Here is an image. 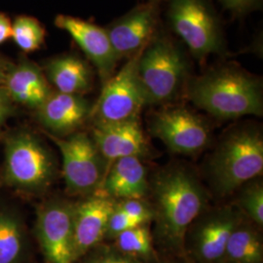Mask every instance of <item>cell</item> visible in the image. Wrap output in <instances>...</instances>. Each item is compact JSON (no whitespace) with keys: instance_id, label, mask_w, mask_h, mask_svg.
I'll return each mask as SVG.
<instances>
[{"instance_id":"30bf717a","label":"cell","mask_w":263,"mask_h":263,"mask_svg":"<svg viewBox=\"0 0 263 263\" xmlns=\"http://www.w3.org/2000/svg\"><path fill=\"white\" fill-rule=\"evenodd\" d=\"M74 204L53 200L40 208L36 222L38 241L49 263H74Z\"/></svg>"},{"instance_id":"5bb4252c","label":"cell","mask_w":263,"mask_h":263,"mask_svg":"<svg viewBox=\"0 0 263 263\" xmlns=\"http://www.w3.org/2000/svg\"><path fill=\"white\" fill-rule=\"evenodd\" d=\"M116 201L113 199L97 195L89 196L74 204L73 250L76 261L102 243Z\"/></svg>"},{"instance_id":"ac0fdd59","label":"cell","mask_w":263,"mask_h":263,"mask_svg":"<svg viewBox=\"0 0 263 263\" xmlns=\"http://www.w3.org/2000/svg\"><path fill=\"white\" fill-rule=\"evenodd\" d=\"M4 80L11 101L31 108H38L52 93L43 72L28 61L10 69Z\"/></svg>"},{"instance_id":"d6986e66","label":"cell","mask_w":263,"mask_h":263,"mask_svg":"<svg viewBox=\"0 0 263 263\" xmlns=\"http://www.w3.org/2000/svg\"><path fill=\"white\" fill-rule=\"evenodd\" d=\"M48 79L56 87L57 92L81 95L92 87V70L89 65L74 55L58 57L46 66Z\"/></svg>"},{"instance_id":"e0dca14e","label":"cell","mask_w":263,"mask_h":263,"mask_svg":"<svg viewBox=\"0 0 263 263\" xmlns=\"http://www.w3.org/2000/svg\"><path fill=\"white\" fill-rule=\"evenodd\" d=\"M149 188L147 173L141 159L139 157H125L113 162L94 195L110 198L115 201L144 199Z\"/></svg>"},{"instance_id":"5b68a950","label":"cell","mask_w":263,"mask_h":263,"mask_svg":"<svg viewBox=\"0 0 263 263\" xmlns=\"http://www.w3.org/2000/svg\"><path fill=\"white\" fill-rule=\"evenodd\" d=\"M167 19L172 30L199 61L224 51L219 20L206 0H168Z\"/></svg>"},{"instance_id":"ffe728a7","label":"cell","mask_w":263,"mask_h":263,"mask_svg":"<svg viewBox=\"0 0 263 263\" xmlns=\"http://www.w3.org/2000/svg\"><path fill=\"white\" fill-rule=\"evenodd\" d=\"M223 260L227 263H262L263 245L258 232L241 220L228 239Z\"/></svg>"},{"instance_id":"277c9868","label":"cell","mask_w":263,"mask_h":263,"mask_svg":"<svg viewBox=\"0 0 263 263\" xmlns=\"http://www.w3.org/2000/svg\"><path fill=\"white\" fill-rule=\"evenodd\" d=\"M188 70L187 58L181 47L158 31L138 59V76L146 105L174 101L185 85Z\"/></svg>"},{"instance_id":"ba28073f","label":"cell","mask_w":263,"mask_h":263,"mask_svg":"<svg viewBox=\"0 0 263 263\" xmlns=\"http://www.w3.org/2000/svg\"><path fill=\"white\" fill-rule=\"evenodd\" d=\"M140 54L127 60L121 69L104 82L90 116L94 119L95 126L139 119L142 107L146 105L138 76Z\"/></svg>"},{"instance_id":"52a82bcc","label":"cell","mask_w":263,"mask_h":263,"mask_svg":"<svg viewBox=\"0 0 263 263\" xmlns=\"http://www.w3.org/2000/svg\"><path fill=\"white\" fill-rule=\"evenodd\" d=\"M63 157L66 190L71 195L92 196L98 191L107 172V164L91 137L76 132L66 138L48 134Z\"/></svg>"},{"instance_id":"f1b7e54d","label":"cell","mask_w":263,"mask_h":263,"mask_svg":"<svg viewBox=\"0 0 263 263\" xmlns=\"http://www.w3.org/2000/svg\"><path fill=\"white\" fill-rule=\"evenodd\" d=\"M11 111V99L5 89H0V124L3 122Z\"/></svg>"},{"instance_id":"8992f818","label":"cell","mask_w":263,"mask_h":263,"mask_svg":"<svg viewBox=\"0 0 263 263\" xmlns=\"http://www.w3.org/2000/svg\"><path fill=\"white\" fill-rule=\"evenodd\" d=\"M55 176V160L35 136L19 133L10 138L5 151V177L12 186L41 192L52 184Z\"/></svg>"},{"instance_id":"9c48e42d","label":"cell","mask_w":263,"mask_h":263,"mask_svg":"<svg viewBox=\"0 0 263 263\" xmlns=\"http://www.w3.org/2000/svg\"><path fill=\"white\" fill-rule=\"evenodd\" d=\"M149 126L154 137L170 151L179 154H195L210 142L207 124L182 106L167 107L154 113Z\"/></svg>"},{"instance_id":"484cf974","label":"cell","mask_w":263,"mask_h":263,"mask_svg":"<svg viewBox=\"0 0 263 263\" xmlns=\"http://www.w3.org/2000/svg\"><path fill=\"white\" fill-rule=\"evenodd\" d=\"M115 207L141 224H149L154 219L153 207L144 199L118 200Z\"/></svg>"},{"instance_id":"d4e9b609","label":"cell","mask_w":263,"mask_h":263,"mask_svg":"<svg viewBox=\"0 0 263 263\" xmlns=\"http://www.w3.org/2000/svg\"><path fill=\"white\" fill-rule=\"evenodd\" d=\"M81 263H146L130 255L123 254L113 245L96 246L82 256Z\"/></svg>"},{"instance_id":"2e32d148","label":"cell","mask_w":263,"mask_h":263,"mask_svg":"<svg viewBox=\"0 0 263 263\" xmlns=\"http://www.w3.org/2000/svg\"><path fill=\"white\" fill-rule=\"evenodd\" d=\"M93 106L80 95L51 93L37 108L38 119L55 137H67L90 118Z\"/></svg>"},{"instance_id":"cb8c5ba5","label":"cell","mask_w":263,"mask_h":263,"mask_svg":"<svg viewBox=\"0 0 263 263\" xmlns=\"http://www.w3.org/2000/svg\"><path fill=\"white\" fill-rule=\"evenodd\" d=\"M239 204L254 223L258 227L263 226V185L260 181L251 182L242 190Z\"/></svg>"},{"instance_id":"4316f807","label":"cell","mask_w":263,"mask_h":263,"mask_svg":"<svg viewBox=\"0 0 263 263\" xmlns=\"http://www.w3.org/2000/svg\"><path fill=\"white\" fill-rule=\"evenodd\" d=\"M140 226H143V224L139 223L137 220L133 219L132 217L127 216L126 214H124L123 212L119 211L115 207L113 210L112 214L108 218L104 239L114 240L117 236L122 234L125 231Z\"/></svg>"},{"instance_id":"4dcf8cb0","label":"cell","mask_w":263,"mask_h":263,"mask_svg":"<svg viewBox=\"0 0 263 263\" xmlns=\"http://www.w3.org/2000/svg\"><path fill=\"white\" fill-rule=\"evenodd\" d=\"M5 69H4V66H3V63L1 62V60H0V81H2V80H4V78H5Z\"/></svg>"},{"instance_id":"83f0119b","label":"cell","mask_w":263,"mask_h":263,"mask_svg":"<svg viewBox=\"0 0 263 263\" xmlns=\"http://www.w3.org/2000/svg\"><path fill=\"white\" fill-rule=\"evenodd\" d=\"M226 9L236 15H243L251 11L258 9L262 0H218Z\"/></svg>"},{"instance_id":"4fadbf2b","label":"cell","mask_w":263,"mask_h":263,"mask_svg":"<svg viewBox=\"0 0 263 263\" xmlns=\"http://www.w3.org/2000/svg\"><path fill=\"white\" fill-rule=\"evenodd\" d=\"M241 220L231 207L220 208L202 216L191 235V251L198 260L203 263L223 260L228 239Z\"/></svg>"},{"instance_id":"7a4b0ae2","label":"cell","mask_w":263,"mask_h":263,"mask_svg":"<svg viewBox=\"0 0 263 263\" xmlns=\"http://www.w3.org/2000/svg\"><path fill=\"white\" fill-rule=\"evenodd\" d=\"M187 95L194 105L218 119L262 115L260 80L236 65L217 66L198 76L188 85Z\"/></svg>"},{"instance_id":"8fae6325","label":"cell","mask_w":263,"mask_h":263,"mask_svg":"<svg viewBox=\"0 0 263 263\" xmlns=\"http://www.w3.org/2000/svg\"><path fill=\"white\" fill-rule=\"evenodd\" d=\"M158 2H144L105 28L119 61L139 55L158 32Z\"/></svg>"},{"instance_id":"603a6c76","label":"cell","mask_w":263,"mask_h":263,"mask_svg":"<svg viewBox=\"0 0 263 263\" xmlns=\"http://www.w3.org/2000/svg\"><path fill=\"white\" fill-rule=\"evenodd\" d=\"M12 38L24 52H33L43 44L45 30L37 20L23 16L12 25Z\"/></svg>"},{"instance_id":"1f68e13d","label":"cell","mask_w":263,"mask_h":263,"mask_svg":"<svg viewBox=\"0 0 263 263\" xmlns=\"http://www.w3.org/2000/svg\"><path fill=\"white\" fill-rule=\"evenodd\" d=\"M148 2H158V0H146Z\"/></svg>"},{"instance_id":"d6a6232c","label":"cell","mask_w":263,"mask_h":263,"mask_svg":"<svg viewBox=\"0 0 263 263\" xmlns=\"http://www.w3.org/2000/svg\"><path fill=\"white\" fill-rule=\"evenodd\" d=\"M166 263H174V262H166Z\"/></svg>"},{"instance_id":"9a60e30c","label":"cell","mask_w":263,"mask_h":263,"mask_svg":"<svg viewBox=\"0 0 263 263\" xmlns=\"http://www.w3.org/2000/svg\"><path fill=\"white\" fill-rule=\"evenodd\" d=\"M92 139L107 164V170L116 160L144 156L147 141L139 119L95 126ZM107 173V172H106Z\"/></svg>"},{"instance_id":"6da1fadb","label":"cell","mask_w":263,"mask_h":263,"mask_svg":"<svg viewBox=\"0 0 263 263\" xmlns=\"http://www.w3.org/2000/svg\"><path fill=\"white\" fill-rule=\"evenodd\" d=\"M152 194L156 240L167 251L183 254L189 227L207 205L206 190L189 169L172 166L154 179Z\"/></svg>"},{"instance_id":"7402d4cb","label":"cell","mask_w":263,"mask_h":263,"mask_svg":"<svg viewBox=\"0 0 263 263\" xmlns=\"http://www.w3.org/2000/svg\"><path fill=\"white\" fill-rule=\"evenodd\" d=\"M23 227L16 216L0 214V263H17L23 254Z\"/></svg>"},{"instance_id":"44dd1931","label":"cell","mask_w":263,"mask_h":263,"mask_svg":"<svg viewBox=\"0 0 263 263\" xmlns=\"http://www.w3.org/2000/svg\"><path fill=\"white\" fill-rule=\"evenodd\" d=\"M113 246L123 254L148 263L154 259L155 251L148 224L137 226L117 236Z\"/></svg>"},{"instance_id":"3957f363","label":"cell","mask_w":263,"mask_h":263,"mask_svg":"<svg viewBox=\"0 0 263 263\" xmlns=\"http://www.w3.org/2000/svg\"><path fill=\"white\" fill-rule=\"evenodd\" d=\"M210 180L219 195L242 187L263 172V137L257 127L242 125L222 138L209 161Z\"/></svg>"},{"instance_id":"7c38bea8","label":"cell","mask_w":263,"mask_h":263,"mask_svg":"<svg viewBox=\"0 0 263 263\" xmlns=\"http://www.w3.org/2000/svg\"><path fill=\"white\" fill-rule=\"evenodd\" d=\"M55 25L66 31L97 68L102 80L105 82L114 74L119 62L110 42L106 29L93 23L71 16L60 15Z\"/></svg>"},{"instance_id":"f546056e","label":"cell","mask_w":263,"mask_h":263,"mask_svg":"<svg viewBox=\"0 0 263 263\" xmlns=\"http://www.w3.org/2000/svg\"><path fill=\"white\" fill-rule=\"evenodd\" d=\"M12 37V24L9 18L0 13V44Z\"/></svg>"}]
</instances>
